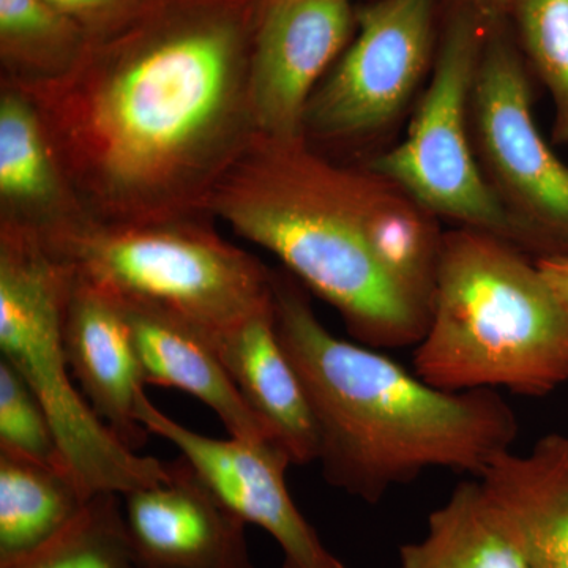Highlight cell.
<instances>
[{
	"instance_id": "20",
	"label": "cell",
	"mask_w": 568,
	"mask_h": 568,
	"mask_svg": "<svg viewBox=\"0 0 568 568\" xmlns=\"http://www.w3.org/2000/svg\"><path fill=\"white\" fill-rule=\"evenodd\" d=\"M510 22L530 73L551 100V141L568 145V0H519Z\"/></svg>"
},
{
	"instance_id": "26",
	"label": "cell",
	"mask_w": 568,
	"mask_h": 568,
	"mask_svg": "<svg viewBox=\"0 0 568 568\" xmlns=\"http://www.w3.org/2000/svg\"><path fill=\"white\" fill-rule=\"evenodd\" d=\"M114 2L115 0H59L55 9L70 11V13H89V11L106 9Z\"/></svg>"
},
{
	"instance_id": "1",
	"label": "cell",
	"mask_w": 568,
	"mask_h": 568,
	"mask_svg": "<svg viewBox=\"0 0 568 568\" xmlns=\"http://www.w3.org/2000/svg\"><path fill=\"white\" fill-rule=\"evenodd\" d=\"M267 156L222 201L235 231L263 246L369 347L418 345L432 315L444 231L386 178L339 170L302 140H268Z\"/></svg>"
},
{
	"instance_id": "2",
	"label": "cell",
	"mask_w": 568,
	"mask_h": 568,
	"mask_svg": "<svg viewBox=\"0 0 568 568\" xmlns=\"http://www.w3.org/2000/svg\"><path fill=\"white\" fill-rule=\"evenodd\" d=\"M276 332L308 396L332 487L377 504L429 467L480 477L510 452L517 414L496 390L429 386L375 347L336 338L293 280L272 275Z\"/></svg>"
},
{
	"instance_id": "13",
	"label": "cell",
	"mask_w": 568,
	"mask_h": 568,
	"mask_svg": "<svg viewBox=\"0 0 568 568\" xmlns=\"http://www.w3.org/2000/svg\"><path fill=\"white\" fill-rule=\"evenodd\" d=\"M63 347L97 416L126 447L141 450L151 433L136 414L145 383L129 323L111 294L74 274L63 310Z\"/></svg>"
},
{
	"instance_id": "9",
	"label": "cell",
	"mask_w": 568,
	"mask_h": 568,
	"mask_svg": "<svg viewBox=\"0 0 568 568\" xmlns=\"http://www.w3.org/2000/svg\"><path fill=\"white\" fill-rule=\"evenodd\" d=\"M443 0H375L305 112L304 132L362 140L387 132L435 63Z\"/></svg>"
},
{
	"instance_id": "10",
	"label": "cell",
	"mask_w": 568,
	"mask_h": 568,
	"mask_svg": "<svg viewBox=\"0 0 568 568\" xmlns=\"http://www.w3.org/2000/svg\"><path fill=\"white\" fill-rule=\"evenodd\" d=\"M136 414L151 435L179 448L224 507L274 538L282 549L283 568H346L295 506L286 485L293 462L282 447L201 435L166 416L145 392L138 398Z\"/></svg>"
},
{
	"instance_id": "21",
	"label": "cell",
	"mask_w": 568,
	"mask_h": 568,
	"mask_svg": "<svg viewBox=\"0 0 568 568\" xmlns=\"http://www.w3.org/2000/svg\"><path fill=\"white\" fill-rule=\"evenodd\" d=\"M0 193L14 203H44L55 193V175L40 123L24 100L0 103Z\"/></svg>"
},
{
	"instance_id": "11",
	"label": "cell",
	"mask_w": 568,
	"mask_h": 568,
	"mask_svg": "<svg viewBox=\"0 0 568 568\" xmlns=\"http://www.w3.org/2000/svg\"><path fill=\"white\" fill-rule=\"evenodd\" d=\"M355 28L351 0H267L248 74L250 110L267 140H302L310 100Z\"/></svg>"
},
{
	"instance_id": "3",
	"label": "cell",
	"mask_w": 568,
	"mask_h": 568,
	"mask_svg": "<svg viewBox=\"0 0 568 568\" xmlns=\"http://www.w3.org/2000/svg\"><path fill=\"white\" fill-rule=\"evenodd\" d=\"M414 373L448 392L551 394L568 383V302L514 242L444 231Z\"/></svg>"
},
{
	"instance_id": "8",
	"label": "cell",
	"mask_w": 568,
	"mask_h": 568,
	"mask_svg": "<svg viewBox=\"0 0 568 568\" xmlns=\"http://www.w3.org/2000/svg\"><path fill=\"white\" fill-rule=\"evenodd\" d=\"M532 73L507 24L489 28L470 99L478 164L530 256L568 254V163L538 129Z\"/></svg>"
},
{
	"instance_id": "24",
	"label": "cell",
	"mask_w": 568,
	"mask_h": 568,
	"mask_svg": "<svg viewBox=\"0 0 568 568\" xmlns=\"http://www.w3.org/2000/svg\"><path fill=\"white\" fill-rule=\"evenodd\" d=\"M519 0H443L447 10L463 11L487 28L507 24Z\"/></svg>"
},
{
	"instance_id": "7",
	"label": "cell",
	"mask_w": 568,
	"mask_h": 568,
	"mask_svg": "<svg viewBox=\"0 0 568 568\" xmlns=\"http://www.w3.org/2000/svg\"><path fill=\"white\" fill-rule=\"evenodd\" d=\"M44 244L78 278L118 298L163 306L209 334L272 298V274L196 231L129 227L67 234Z\"/></svg>"
},
{
	"instance_id": "27",
	"label": "cell",
	"mask_w": 568,
	"mask_h": 568,
	"mask_svg": "<svg viewBox=\"0 0 568 568\" xmlns=\"http://www.w3.org/2000/svg\"><path fill=\"white\" fill-rule=\"evenodd\" d=\"M47 2H50L52 7L58 6L59 0H47Z\"/></svg>"
},
{
	"instance_id": "25",
	"label": "cell",
	"mask_w": 568,
	"mask_h": 568,
	"mask_svg": "<svg viewBox=\"0 0 568 568\" xmlns=\"http://www.w3.org/2000/svg\"><path fill=\"white\" fill-rule=\"evenodd\" d=\"M537 264L540 265L552 286L568 302V254L537 257Z\"/></svg>"
},
{
	"instance_id": "15",
	"label": "cell",
	"mask_w": 568,
	"mask_h": 568,
	"mask_svg": "<svg viewBox=\"0 0 568 568\" xmlns=\"http://www.w3.org/2000/svg\"><path fill=\"white\" fill-rule=\"evenodd\" d=\"M211 335L242 398L293 465L317 462L315 414L280 342L272 298L252 315Z\"/></svg>"
},
{
	"instance_id": "6",
	"label": "cell",
	"mask_w": 568,
	"mask_h": 568,
	"mask_svg": "<svg viewBox=\"0 0 568 568\" xmlns=\"http://www.w3.org/2000/svg\"><path fill=\"white\" fill-rule=\"evenodd\" d=\"M488 31L470 14L447 10L435 63L405 136L366 166L437 220L499 235L523 248L517 224L478 164L470 130V99Z\"/></svg>"
},
{
	"instance_id": "5",
	"label": "cell",
	"mask_w": 568,
	"mask_h": 568,
	"mask_svg": "<svg viewBox=\"0 0 568 568\" xmlns=\"http://www.w3.org/2000/svg\"><path fill=\"white\" fill-rule=\"evenodd\" d=\"M73 272L32 235L9 234L0 252L2 358L39 396L63 462L88 499L125 496L170 476V463L142 457L97 416L71 381L63 310Z\"/></svg>"
},
{
	"instance_id": "4",
	"label": "cell",
	"mask_w": 568,
	"mask_h": 568,
	"mask_svg": "<svg viewBox=\"0 0 568 568\" xmlns=\"http://www.w3.org/2000/svg\"><path fill=\"white\" fill-rule=\"evenodd\" d=\"M241 74L237 32L222 22L175 29L126 52L89 91L85 144L111 192L173 185L222 133Z\"/></svg>"
},
{
	"instance_id": "22",
	"label": "cell",
	"mask_w": 568,
	"mask_h": 568,
	"mask_svg": "<svg viewBox=\"0 0 568 568\" xmlns=\"http://www.w3.org/2000/svg\"><path fill=\"white\" fill-rule=\"evenodd\" d=\"M0 450L69 470L39 396L6 358L0 361Z\"/></svg>"
},
{
	"instance_id": "16",
	"label": "cell",
	"mask_w": 568,
	"mask_h": 568,
	"mask_svg": "<svg viewBox=\"0 0 568 568\" xmlns=\"http://www.w3.org/2000/svg\"><path fill=\"white\" fill-rule=\"evenodd\" d=\"M477 478L530 568H568V436L541 437L526 455L506 452Z\"/></svg>"
},
{
	"instance_id": "19",
	"label": "cell",
	"mask_w": 568,
	"mask_h": 568,
	"mask_svg": "<svg viewBox=\"0 0 568 568\" xmlns=\"http://www.w3.org/2000/svg\"><path fill=\"white\" fill-rule=\"evenodd\" d=\"M119 497H91L54 537L0 568H138Z\"/></svg>"
},
{
	"instance_id": "12",
	"label": "cell",
	"mask_w": 568,
	"mask_h": 568,
	"mask_svg": "<svg viewBox=\"0 0 568 568\" xmlns=\"http://www.w3.org/2000/svg\"><path fill=\"white\" fill-rule=\"evenodd\" d=\"M122 497L138 568H254L245 523L185 458L170 463L163 481Z\"/></svg>"
},
{
	"instance_id": "17",
	"label": "cell",
	"mask_w": 568,
	"mask_h": 568,
	"mask_svg": "<svg viewBox=\"0 0 568 568\" xmlns=\"http://www.w3.org/2000/svg\"><path fill=\"white\" fill-rule=\"evenodd\" d=\"M398 568H530L503 511L480 480L463 481L428 519L422 540L403 545Z\"/></svg>"
},
{
	"instance_id": "18",
	"label": "cell",
	"mask_w": 568,
	"mask_h": 568,
	"mask_svg": "<svg viewBox=\"0 0 568 568\" xmlns=\"http://www.w3.org/2000/svg\"><path fill=\"white\" fill-rule=\"evenodd\" d=\"M88 500L69 470L0 450V564L50 540Z\"/></svg>"
},
{
	"instance_id": "23",
	"label": "cell",
	"mask_w": 568,
	"mask_h": 568,
	"mask_svg": "<svg viewBox=\"0 0 568 568\" xmlns=\"http://www.w3.org/2000/svg\"><path fill=\"white\" fill-rule=\"evenodd\" d=\"M47 0H0V33L7 47H32L58 39L63 22Z\"/></svg>"
},
{
	"instance_id": "14",
	"label": "cell",
	"mask_w": 568,
	"mask_h": 568,
	"mask_svg": "<svg viewBox=\"0 0 568 568\" xmlns=\"http://www.w3.org/2000/svg\"><path fill=\"white\" fill-rule=\"evenodd\" d=\"M114 298L132 332L145 384L193 395L211 407L234 439L278 446L242 398L205 328L163 306Z\"/></svg>"
}]
</instances>
